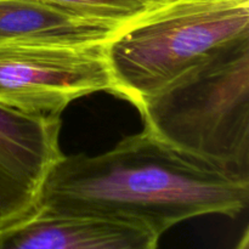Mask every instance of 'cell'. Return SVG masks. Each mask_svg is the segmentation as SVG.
I'll return each mask as SVG.
<instances>
[{
    "label": "cell",
    "mask_w": 249,
    "mask_h": 249,
    "mask_svg": "<svg viewBox=\"0 0 249 249\" xmlns=\"http://www.w3.org/2000/svg\"><path fill=\"white\" fill-rule=\"evenodd\" d=\"M248 202L249 180L191 160L142 130L101 155H63L38 208L134 224L160 237L196 216L235 218Z\"/></svg>",
    "instance_id": "cell-1"
},
{
    "label": "cell",
    "mask_w": 249,
    "mask_h": 249,
    "mask_svg": "<svg viewBox=\"0 0 249 249\" xmlns=\"http://www.w3.org/2000/svg\"><path fill=\"white\" fill-rule=\"evenodd\" d=\"M150 135L249 180V34L221 46L138 107Z\"/></svg>",
    "instance_id": "cell-2"
},
{
    "label": "cell",
    "mask_w": 249,
    "mask_h": 249,
    "mask_svg": "<svg viewBox=\"0 0 249 249\" xmlns=\"http://www.w3.org/2000/svg\"><path fill=\"white\" fill-rule=\"evenodd\" d=\"M249 34V0L150 5L104 45L117 97L138 108L221 46Z\"/></svg>",
    "instance_id": "cell-3"
},
{
    "label": "cell",
    "mask_w": 249,
    "mask_h": 249,
    "mask_svg": "<svg viewBox=\"0 0 249 249\" xmlns=\"http://www.w3.org/2000/svg\"><path fill=\"white\" fill-rule=\"evenodd\" d=\"M113 88L104 45L0 44V106L60 117L74 100Z\"/></svg>",
    "instance_id": "cell-4"
},
{
    "label": "cell",
    "mask_w": 249,
    "mask_h": 249,
    "mask_svg": "<svg viewBox=\"0 0 249 249\" xmlns=\"http://www.w3.org/2000/svg\"><path fill=\"white\" fill-rule=\"evenodd\" d=\"M60 117L0 106V229L38 208L49 173L63 156Z\"/></svg>",
    "instance_id": "cell-5"
},
{
    "label": "cell",
    "mask_w": 249,
    "mask_h": 249,
    "mask_svg": "<svg viewBox=\"0 0 249 249\" xmlns=\"http://www.w3.org/2000/svg\"><path fill=\"white\" fill-rule=\"evenodd\" d=\"M158 241L134 224L39 208L0 229V249H157Z\"/></svg>",
    "instance_id": "cell-6"
},
{
    "label": "cell",
    "mask_w": 249,
    "mask_h": 249,
    "mask_svg": "<svg viewBox=\"0 0 249 249\" xmlns=\"http://www.w3.org/2000/svg\"><path fill=\"white\" fill-rule=\"evenodd\" d=\"M122 26L49 0H0V44L105 45Z\"/></svg>",
    "instance_id": "cell-7"
},
{
    "label": "cell",
    "mask_w": 249,
    "mask_h": 249,
    "mask_svg": "<svg viewBox=\"0 0 249 249\" xmlns=\"http://www.w3.org/2000/svg\"><path fill=\"white\" fill-rule=\"evenodd\" d=\"M92 18L126 23L150 5L142 0H49Z\"/></svg>",
    "instance_id": "cell-8"
},
{
    "label": "cell",
    "mask_w": 249,
    "mask_h": 249,
    "mask_svg": "<svg viewBox=\"0 0 249 249\" xmlns=\"http://www.w3.org/2000/svg\"><path fill=\"white\" fill-rule=\"evenodd\" d=\"M236 249H249V230L248 228L245 229L243 231V235L241 237L240 242L237 243V247Z\"/></svg>",
    "instance_id": "cell-9"
},
{
    "label": "cell",
    "mask_w": 249,
    "mask_h": 249,
    "mask_svg": "<svg viewBox=\"0 0 249 249\" xmlns=\"http://www.w3.org/2000/svg\"><path fill=\"white\" fill-rule=\"evenodd\" d=\"M142 1H145L146 4L148 5H157V4H162V2H165V1H170V0H142Z\"/></svg>",
    "instance_id": "cell-10"
}]
</instances>
